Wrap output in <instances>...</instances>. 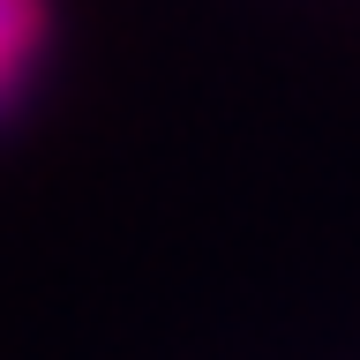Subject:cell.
Returning <instances> with one entry per match:
<instances>
[{"mask_svg":"<svg viewBox=\"0 0 360 360\" xmlns=\"http://www.w3.org/2000/svg\"><path fill=\"white\" fill-rule=\"evenodd\" d=\"M38 45H45V0H0V105L30 75Z\"/></svg>","mask_w":360,"mask_h":360,"instance_id":"1","label":"cell"}]
</instances>
